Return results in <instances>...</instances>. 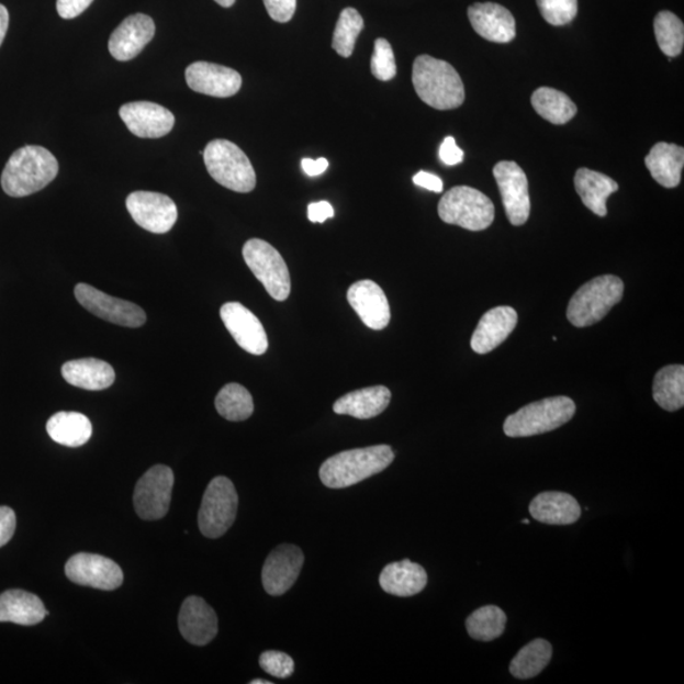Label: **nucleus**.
Here are the masks:
<instances>
[{"label":"nucleus","mask_w":684,"mask_h":684,"mask_svg":"<svg viewBox=\"0 0 684 684\" xmlns=\"http://www.w3.org/2000/svg\"><path fill=\"white\" fill-rule=\"evenodd\" d=\"M417 96L435 110H456L464 103L463 80L452 66L433 56H418L412 69Z\"/></svg>","instance_id":"obj_2"},{"label":"nucleus","mask_w":684,"mask_h":684,"mask_svg":"<svg viewBox=\"0 0 684 684\" xmlns=\"http://www.w3.org/2000/svg\"><path fill=\"white\" fill-rule=\"evenodd\" d=\"M328 168V161L325 158H319L317 160L312 159H303L302 160V169L309 177H318L324 175V172Z\"/></svg>","instance_id":"obj_48"},{"label":"nucleus","mask_w":684,"mask_h":684,"mask_svg":"<svg viewBox=\"0 0 684 684\" xmlns=\"http://www.w3.org/2000/svg\"><path fill=\"white\" fill-rule=\"evenodd\" d=\"M646 164L657 183L664 188H675L681 183L684 165L683 147L659 143L648 154Z\"/></svg>","instance_id":"obj_30"},{"label":"nucleus","mask_w":684,"mask_h":684,"mask_svg":"<svg viewBox=\"0 0 684 684\" xmlns=\"http://www.w3.org/2000/svg\"><path fill=\"white\" fill-rule=\"evenodd\" d=\"M530 515L548 525H572L580 520L579 502L564 492H543L531 501Z\"/></svg>","instance_id":"obj_24"},{"label":"nucleus","mask_w":684,"mask_h":684,"mask_svg":"<svg viewBox=\"0 0 684 684\" xmlns=\"http://www.w3.org/2000/svg\"><path fill=\"white\" fill-rule=\"evenodd\" d=\"M531 104L543 120L553 125H565L576 114V105L572 99L553 88L542 87L535 90Z\"/></svg>","instance_id":"obj_32"},{"label":"nucleus","mask_w":684,"mask_h":684,"mask_svg":"<svg viewBox=\"0 0 684 684\" xmlns=\"http://www.w3.org/2000/svg\"><path fill=\"white\" fill-rule=\"evenodd\" d=\"M440 160L448 165V167H455L464 160V153L458 147L455 137H447L440 147Z\"/></svg>","instance_id":"obj_45"},{"label":"nucleus","mask_w":684,"mask_h":684,"mask_svg":"<svg viewBox=\"0 0 684 684\" xmlns=\"http://www.w3.org/2000/svg\"><path fill=\"white\" fill-rule=\"evenodd\" d=\"M653 397L665 411L674 412L684 406V367L669 366L657 373Z\"/></svg>","instance_id":"obj_33"},{"label":"nucleus","mask_w":684,"mask_h":684,"mask_svg":"<svg viewBox=\"0 0 684 684\" xmlns=\"http://www.w3.org/2000/svg\"><path fill=\"white\" fill-rule=\"evenodd\" d=\"M181 636L193 646H208L218 632V619L214 609L201 597H188L179 613Z\"/></svg>","instance_id":"obj_20"},{"label":"nucleus","mask_w":684,"mask_h":684,"mask_svg":"<svg viewBox=\"0 0 684 684\" xmlns=\"http://www.w3.org/2000/svg\"><path fill=\"white\" fill-rule=\"evenodd\" d=\"M517 312L502 306L484 313L472 336L471 346L476 354H489L498 348L517 326Z\"/></svg>","instance_id":"obj_23"},{"label":"nucleus","mask_w":684,"mask_h":684,"mask_svg":"<svg viewBox=\"0 0 684 684\" xmlns=\"http://www.w3.org/2000/svg\"><path fill=\"white\" fill-rule=\"evenodd\" d=\"M468 16L478 35L491 43L507 44L516 36V21L505 7L475 3L469 7Z\"/></svg>","instance_id":"obj_22"},{"label":"nucleus","mask_w":684,"mask_h":684,"mask_svg":"<svg viewBox=\"0 0 684 684\" xmlns=\"http://www.w3.org/2000/svg\"><path fill=\"white\" fill-rule=\"evenodd\" d=\"M262 2L266 4L271 20L287 23L293 19L296 0H262Z\"/></svg>","instance_id":"obj_42"},{"label":"nucleus","mask_w":684,"mask_h":684,"mask_svg":"<svg viewBox=\"0 0 684 684\" xmlns=\"http://www.w3.org/2000/svg\"><path fill=\"white\" fill-rule=\"evenodd\" d=\"M120 117L132 134L142 138L164 137L176 123L175 114L153 102H132L122 105Z\"/></svg>","instance_id":"obj_18"},{"label":"nucleus","mask_w":684,"mask_h":684,"mask_svg":"<svg viewBox=\"0 0 684 684\" xmlns=\"http://www.w3.org/2000/svg\"><path fill=\"white\" fill-rule=\"evenodd\" d=\"M126 208L139 227L153 234H167L175 227L178 209L168 195L155 192L138 191L131 193Z\"/></svg>","instance_id":"obj_13"},{"label":"nucleus","mask_w":684,"mask_h":684,"mask_svg":"<svg viewBox=\"0 0 684 684\" xmlns=\"http://www.w3.org/2000/svg\"><path fill=\"white\" fill-rule=\"evenodd\" d=\"M362 30H365V20L360 13L356 8H345L334 32L333 48L335 52L343 57H350Z\"/></svg>","instance_id":"obj_37"},{"label":"nucleus","mask_w":684,"mask_h":684,"mask_svg":"<svg viewBox=\"0 0 684 684\" xmlns=\"http://www.w3.org/2000/svg\"><path fill=\"white\" fill-rule=\"evenodd\" d=\"M65 574L79 586L102 591L117 590L123 583L120 565L110 558L97 554L79 553L71 557L65 565Z\"/></svg>","instance_id":"obj_14"},{"label":"nucleus","mask_w":684,"mask_h":684,"mask_svg":"<svg viewBox=\"0 0 684 684\" xmlns=\"http://www.w3.org/2000/svg\"><path fill=\"white\" fill-rule=\"evenodd\" d=\"M216 410L228 422H245L253 415L254 401L245 386L229 383L217 394Z\"/></svg>","instance_id":"obj_35"},{"label":"nucleus","mask_w":684,"mask_h":684,"mask_svg":"<svg viewBox=\"0 0 684 684\" xmlns=\"http://www.w3.org/2000/svg\"><path fill=\"white\" fill-rule=\"evenodd\" d=\"M205 168L218 184L237 193H250L257 175L240 147L228 139H213L203 152Z\"/></svg>","instance_id":"obj_4"},{"label":"nucleus","mask_w":684,"mask_h":684,"mask_svg":"<svg viewBox=\"0 0 684 684\" xmlns=\"http://www.w3.org/2000/svg\"><path fill=\"white\" fill-rule=\"evenodd\" d=\"M214 2H216L221 7L229 8L235 4L236 0H214Z\"/></svg>","instance_id":"obj_50"},{"label":"nucleus","mask_w":684,"mask_h":684,"mask_svg":"<svg viewBox=\"0 0 684 684\" xmlns=\"http://www.w3.org/2000/svg\"><path fill=\"white\" fill-rule=\"evenodd\" d=\"M304 556L299 547L283 543L271 551L263 564L262 586L270 596H282L299 580Z\"/></svg>","instance_id":"obj_15"},{"label":"nucleus","mask_w":684,"mask_h":684,"mask_svg":"<svg viewBox=\"0 0 684 684\" xmlns=\"http://www.w3.org/2000/svg\"><path fill=\"white\" fill-rule=\"evenodd\" d=\"M391 391L383 385L369 386L343 395L334 405L335 414L359 419L373 418L382 414L391 402Z\"/></svg>","instance_id":"obj_26"},{"label":"nucleus","mask_w":684,"mask_h":684,"mask_svg":"<svg viewBox=\"0 0 684 684\" xmlns=\"http://www.w3.org/2000/svg\"><path fill=\"white\" fill-rule=\"evenodd\" d=\"M523 524H525V525H529V524H530V520H523Z\"/></svg>","instance_id":"obj_52"},{"label":"nucleus","mask_w":684,"mask_h":684,"mask_svg":"<svg viewBox=\"0 0 684 684\" xmlns=\"http://www.w3.org/2000/svg\"><path fill=\"white\" fill-rule=\"evenodd\" d=\"M78 302L94 316L119 326L142 327L146 323V313L137 304L98 291L86 283L76 287Z\"/></svg>","instance_id":"obj_11"},{"label":"nucleus","mask_w":684,"mask_h":684,"mask_svg":"<svg viewBox=\"0 0 684 684\" xmlns=\"http://www.w3.org/2000/svg\"><path fill=\"white\" fill-rule=\"evenodd\" d=\"M370 69H372L373 76L382 81H389L397 74L392 46L385 38L375 41Z\"/></svg>","instance_id":"obj_40"},{"label":"nucleus","mask_w":684,"mask_h":684,"mask_svg":"<svg viewBox=\"0 0 684 684\" xmlns=\"http://www.w3.org/2000/svg\"><path fill=\"white\" fill-rule=\"evenodd\" d=\"M553 647L543 639H535L524 647L509 664V672L518 680L537 677L550 663Z\"/></svg>","instance_id":"obj_34"},{"label":"nucleus","mask_w":684,"mask_h":684,"mask_svg":"<svg viewBox=\"0 0 684 684\" xmlns=\"http://www.w3.org/2000/svg\"><path fill=\"white\" fill-rule=\"evenodd\" d=\"M48 615L43 601L22 590L5 591L0 595V623L37 625Z\"/></svg>","instance_id":"obj_28"},{"label":"nucleus","mask_w":684,"mask_h":684,"mask_svg":"<svg viewBox=\"0 0 684 684\" xmlns=\"http://www.w3.org/2000/svg\"><path fill=\"white\" fill-rule=\"evenodd\" d=\"M175 473L167 466H155L136 484L134 505L143 520H160L168 514Z\"/></svg>","instance_id":"obj_10"},{"label":"nucleus","mask_w":684,"mask_h":684,"mask_svg":"<svg viewBox=\"0 0 684 684\" xmlns=\"http://www.w3.org/2000/svg\"><path fill=\"white\" fill-rule=\"evenodd\" d=\"M16 518L11 507H0V548L10 542L15 532Z\"/></svg>","instance_id":"obj_44"},{"label":"nucleus","mask_w":684,"mask_h":684,"mask_svg":"<svg viewBox=\"0 0 684 684\" xmlns=\"http://www.w3.org/2000/svg\"><path fill=\"white\" fill-rule=\"evenodd\" d=\"M93 0H57V13L64 20L77 19L82 12L88 10Z\"/></svg>","instance_id":"obj_43"},{"label":"nucleus","mask_w":684,"mask_h":684,"mask_svg":"<svg viewBox=\"0 0 684 684\" xmlns=\"http://www.w3.org/2000/svg\"><path fill=\"white\" fill-rule=\"evenodd\" d=\"M379 584L390 595L411 597L425 590L427 573L422 565L405 559L386 565L379 576Z\"/></svg>","instance_id":"obj_27"},{"label":"nucleus","mask_w":684,"mask_h":684,"mask_svg":"<svg viewBox=\"0 0 684 684\" xmlns=\"http://www.w3.org/2000/svg\"><path fill=\"white\" fill-rule=\"evenodd\" d=\"M243 255L247 267L276 301L283 302L291 293V276L282 255L260 238H251L244 245Z\"/></svg>","instance_id":"obj_9"},{"label":"nucleus","mask_w":684,"mask_h":684,"mask_svg":"<svg viewBox=\"0 0 684 684\" xmlns=\"http://www.w3.org/2000/svg\"><path fill=\"white\" fill-rule=\"evenodd\" d=\"M393 460L394 452L389 445L343 451L321 466V482L333 490L348 489L385 471Z\"/></svg>","instance_id":"obj_1"},{"label":"nucleus","mask_w":684,"mask_h":684,"mask_svg":"<svg viewBox=\"0 0 684 684\" xmlns=\"http://www.w3.org/2000/svg\"><path fill=\"white\" fill-rule=\"evenodd\" d=\"M507 616L497 606L478 608L467 619V630L474 640L492 641L505 632Z\"/></svg>","instance_id":"obj_36"},{"label":"nucleus","mask_w":684,"mask_h":684,"mask_svg":"<svg viewBox=\"0 0 684 684\" xmlns=\"http://www.w3.org/2000/svg\"><path fill=\"white\" fill-rule=\"evenodd\" d=\"M575 414V403L565 395L530 403L506 418L504 431L508 438H530L557 430L570 423Z\"/></svg>","instance_id":"obj_5"},{"label":"nucleus","mask_w":684,"mask_h":684,"mask_svg":"<svg viewBox=\"0 0 684 684\" xmlns=\"http://www.w3.org/2000/svg\"><path fill=\"white\" fill-rule=\"evenodd\" d=\"M186 80L194 92L216 98L233 97L243 86V78L236 70L205 61L189 65Z\"/></svg>","instance_id":"obj_17"},{"label":"nucleus","mask_w":684,"mask_h":684,"mask_svg":"<svg viewBox=\"0 0 684 684\" xmlns=\"http://www.w3.org/2000/svg\"><path fill=\"white\" fill-rule=\"evenodd\" d=\"M414 183L435 193H441L444 189L442 180L427 171L417 172L414 177Z\"/></svg>","instance_id":"obj_47"},{"label":"nucleus","mask_w":684,"mask_h":684,"mask_svg":"<svg viewBox=\"0 0 684 684\" xmlns=\"http://www.w3.org/2000/svg\"><path fill=\"white\" fill-rule=\"evenodd\" d=\"M238 496L233 482L226 476H216L204 492L198 525L205 538L217 539L234 525L237 515Z\"/></svg>","instance_id":"obj_8"},{"label":"nucleus","mask_w":684,"mask_h":684,"mask_svg":"<svg viewBox=\"0 0 684 684\" xmlns=\"http://www.w3.org/2000/svg\"><path fill=\"white\" fill-rule=\"evenodd\" d=\"M350 306L369 328L383 329L391 321L389 300L373 280H360L348 291Z\"/></svg>","instance_id":"obj_21"},{"label":"nucleus","mask_w":684,"mask_h":684,"mask_svg":"<svg viewBox=\"0 0 684 684\" xmlns=\"http://www.w3.org/2000/svg\"><path fill=\"white\" fill-rule=\"evenodd\" d=\"M335 216L333 205L326 201L311 203L309 205V218L313 224H324L328 218Z\"/></svg>","instance_id":"obj_46"},{"label":"nucleus","mask_w":684,"mask_h":684,"mask_svg":"<svg viewBox=\"0 0 684 684\" xmlns=\"http://www.w3.org/2000/svg\"><path fill=\"white\" fill-rule=\"evenodd\" d=\"M155 36L152 16L143 13L132 14L115 29L109 48L115 60L130 61L143 53Z\"/></svg>","instance_id":"obj_19"},{"label":"nucleus","mask_w":684,"mask_h":684,"mask_svg":"<svg viewBox=\"0 0 684 684\" xmlns=\"http://www.w3.org/2000/svg\"><path fill=\"white\" fill-rule=\"evenodd\" d=\"M46 430L55 442L64 447L79 448L87 444L93 434L90 419L79 412H57L48 419Z\"/></svg>","instance_id":"obj_31"},{"label":"nucleus","mask_w":684,"mask_h":684,"mask_svg":"<svg viewBox=\"0 0 684 684\" xmlns=\"http://www.w3.org/2000/svg\"><path fill=\"white\" fill-rule=\"evenodd\" d=\"M543 20L551 26L571 23L579 12V0H537Z\"/></svg>","instance_id":"obj_39"},{"label":"nucleus","mask_w":684,"mask_h":684,"mask_svg":"<svg viewBox=\"0 0 684 684\" xmlns=\"http://www.w3.org/2000/svg\"><path fill=\"white\" fill-rule=\"evenodd\" d=\"M574 186L576 193L588 210L605 217L608 197L619 191V184L612 178L595 170L582 168L575 172Z\"/></svg>","instance_id":"obj_29"},{"label":"nucleus","mask_w":684,"mask_h":684,"mask_svg":"<svg viewBox=\"0 0 684 684\" xmlns=\"http://www.w3.org/2000/svg\"><path fill=\"white\" fill-rule=\"evenodd\" d=\"M250 683L251 684H271L270 681H262V680H254Z\"/></svg>","instance_id":"obj_51"},{"label":"nucleus","mask_w":684,"mask_h":684,"mask_svg":"<svg viewBox=\"0 0 684 684\" xmlns=\"http://www.w3.org/2000/svg\"><path fill=\"white\" fill-rule=\"evenodd\" d=\"M8 26H10V13L3 4H0V46L5 38Z\"/></svg>","instance_id":"obj_49"},{"label":"nucleus","mask_w":684,"mask_h":684,"mask_svg":"<svg viewBox=\"0 0 684 684\" xmlns=\"http://www.w3.org/2000/svg\"><path fill=\"white\" fill-rule=\"evenodd\" d=\"M59 172V162L43 146H24L8 160L2 175L3 191L21 198L43 191Z\"/></svg>","instance_id":"obj_3"},{"label":"nucleus","mask_w":684,"mask_h":684,"mask_svg":"<svg viewBox=\"0 0 684 684\" xmlns=\"http://www.w3.org/2000/svg\"><path fill=\"white\" fill-rule=\"evenodd\" d=\"M222 321L231 336L242 349L262 356L268 350V336L259 318L238 302H228L220 312Z\"/></svg>","instance_id":"obj_16"},{"label":"nucleus","mask_w":684,"mask_h":684,"mask_svg":"<svg viewBox=\"0 0 684 684\" xmlns=\"http://www.w3.org/2000/svg\"><path fill=\"white\" fill-rule=\"evenodd\" d=\"M624 283L615 276H603L583 284L568 304L567 317L575 327H587L605 318L623 300Z\"/></svg>","instance_id":"obj_6"},{"label":"nucleus","mask_w":684,"mask_h":684,"mask_svg":"<svg viewBox=\"0 0 684 684\" xmlns=\"http://www.w3.org/2000/svg\"><path fill=\"white\" fill-rule=\"evenodd\" d=\"M439 216L445 224L483 231L492 225L494 204L487 195L474 188L455 187L441 198Z\"/></svg>","instance_id":"obj_7"},{"label":"nucleus","mask_w":684,"mask_h":684,"mask_svg":"<svg viewBox=\"0 0 684 684\" xmlns=\"http://www.w3.org/2000/svg\"><path fill=\"white\" fill-rule=\"evenodd\" d=\"M66 382L87 391H103L114 383L115 373L109 362L94 358L70 360L61 369Z\"/></svg>","instance_id":"obj_25"},{"label":"nucleus","mask_w":684,"mask_h":684,"mask_svg":"<svg viewBox=\"0 0 684 684\" xmlns=\"http://www.w3.org/2000/svg\"><path fill=\"white\" fill-rule=\"evenodd\" d=\"M259 663L263 671L280 680L291 677L294 672L293 659L285 653L276 652V650L262 653Z\"/></svg>","instance_id":"obj_41"},{"label":"nucleus","mask_w":684,"mask_h":684,"mask_svg":"<svg viewBox=\"0 0 684 684\" xmlns=\"http://www.w3.org/2000/svg\"><path fill=\"white\" fill-rule=\"evenodd\" d=\"M657 43L670 57L682 54L684 45L683 22L672 12L658 13L654 21Z\"/></svg>","instance_id":"obj_38"},{"label":"nucleus","mask_w":684,"mask_h":684,"mask_svg":"<svg viewBox=\"0 0 684 684\" xmlns=\"http://www.w3.org/2000/svg\"><path fill=\"white\" fill-rule=\"evenodd\" d=\"M506 216L514 226L526 224L530 217L529 181L515 161H501L493 168Z\"/></svg>","instance_id":"obj_12"}]
</instances>
